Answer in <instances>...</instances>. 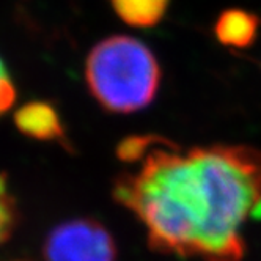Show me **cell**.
Segmentation results:
<instances>
[{"mask_svg":"<svg viewBox=\"0 0 261 261\" xmlns=\"http://www.w3.org/2000/svg\"><path fill=\"white\" fill-rule=\"evenodd\" d=\"M43 255L44 261H117V246L102 223L71 219L50 230Z\"/></svg>","mask_w":261,"mask_h":261,"instance_id":"obj_3","label":"cell"},{"mask_svg":"<svg viewBox=\"0 0 261 261\" xmlns=\"http://www.w3.org/2000/svg\"><path fill=\"white\" fill-rule=\"evenodd\" d=\"M258 217H261V198H259V201H258V204H256V208H255V211H253Z\"/></svg>","mask_w":261,"mask_h":261,"instance_id":"obj_9","label":"cell"},{"mask_svg":"<svg viewBox=\"0 0 261 261\" xmlns=\"http://www.w3.org/2000/svg\"><path fill=\"white\" fill-rule=\"evenodd\" d=\"M10 74H8V71H7V68H5V63L2 62V59H0V81L2 79H5V77H8Z\"/></svg>","mask_w":261,"mask_h":261,"instance_id":"obj_8","label":"cell"},{"mask_svg":"<svg viewBox=\"0 0 261 261\" xmlns=\"http://www.w3.org/2000/svg\"><path fill=\"white\" fill-rule=\"evenodd\" d=\"M118 158L136 164L114 182L153 250L200 261H241L242 227L261 198V151L241 145L184 150L156 137H127Z\"/></svg>","mask_w":261,"mask_h":261,"instance_id":"obj_1","label":"cell"},{"mask_svg":"<svg viewBox=\"0 0 261 261\" xmlns=\"http://www.w3.org/2000/svg\"><path fill=\"white\" fill-rule=\"evenodd\" d=\"M19 219V211H17V203L8 188L7 175L0 173V246L7 242Z\"/></svg>","mask_w":261,"mask_h":261,"instance_id":"obj_7","label":"cell"},{"mask_svg":"<svg viewBox=\"0 0 261 261\" xmlns=\"http://www.w3.org/2000/svg\"><path fill=\"white\" fill-rule=\"evenodd\" d=\"M161 76L151 49L127 35L104 38L85 62L91 96L114 114H133L150 106L158 95Z\"/></svg>","mask_w":261,"mask_h":261,"instance_id":"obj_2","label":"cell"},{"mask_svg":"<svg viewBox=\"0 0 261 261\" xmlns=\"http://www.w3.org/2000/svg\"><path fill=\"white\" fill-rule=\"evenodd\" d=\"M110 4L124 24L150 29L162 21L170 0H110Z\"/></svg>","mask_w":261,"mask_h":261,"instance_id":"obj_6","label":"cell"},{"mask_svg":"<svg viewBox=\"0 0 261 261\" xmlns=\"http://www.w3.org/2000/svg\"><path fill=\"white\" fill-rule=\"evenodd\" d=\"M258 27L259 21L253 13L244 10H227L219 16L214 33L223 46L244 49L253 44Z\"/></svg>","mask_w":261,"mask_h":261,"instance_id":"obj_5","label":"cell"},{"mask_svg":"<svg viewBox=\"0 0 261 261\" xmlns=\"http://www.w3.org/2000/svg\"><path fill=\"white\" fill-rule=\"evenodd\" d=\"M14 124L21 134L35 140L62 142L65 139L59 112L44 101H32L17 109Z\"/></svg>","mask_w":261,"mask_h":261,"instance_id":"obj_4","label":"cell"}]
</instances>
